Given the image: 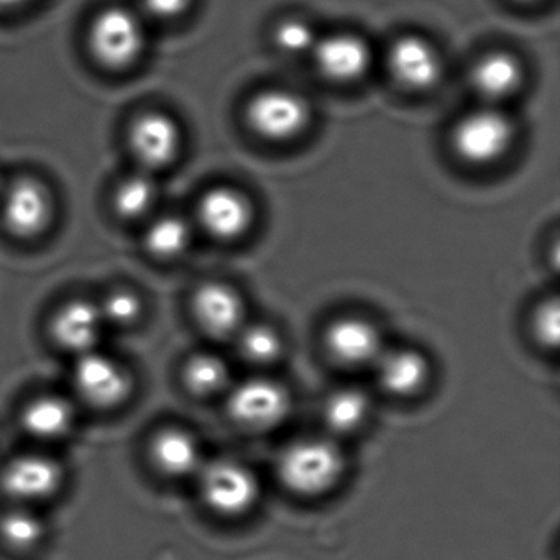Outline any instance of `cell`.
Here are the masks:
<instances>
[{"label":"cell","instance_id":"cell-22","mask_svg":"<svg viewBox=\"0 0 560 560\" xmlns=\"http://www.w3.org/2000/svg\"><path fill=\"white\" fill-rule=\"evenodd\" d=\"M159 199V188L152 173L139 172L124 178L114 191V209L127 221L145 218Z\"/></svg>","mask_w":560,"mask_h":560},{"label":"cell","instance_id":"cell-6","mask_svg":"<svg viewBox=\"0 0 560 560\" xmlns=\"http://www.w3.org/2000/svg\"><path fill=\"white\" fill-rule=\"evenodd\" d=\"M129 149L143 172H159L176 162L183 147V132L168 114L149 110L130 124Z\"/></svg>","mask_w":560,"mask_h":560},{"label":"cell","instance_id":"cell-5","mask_svg":"<svg viewBox=\"0 0 560 560\" xmlns=\"http://www.w3.org/2000/svg\"><path fill=\"white\" fill-rule=\"evenodd\" d=\"M201 493L206 504L222 516H242L257 504L260 483L250 468L235 460L202 465Z\"/></svg>","mask_w":560,"mask_h":560},{"label":"cell","instance_id":"cell-24","mask_svg":"<svg viewBox=\"0 0 560 560\" xmlns=\"http://www.w3.org/2000/svg\"><path fill=\"white\" fill-rule=\"evenodd\" d=\"M185 382L189 392L212 396L224 392L231 382L228 363L214 353H198L185 366Z\"/></svg>","mask_w":560,"mask_h":560},{"label":"cell","instance_id":"cell-31","mask_svg":"<svg viewBox=\"0 0 560 560\" xmlns=\"http://www.w3.org/2000/svg\"><path fill=\"white\" fill-rule=\"evenodd\" d=\"M28 2L31 0H0V11H14V9L22 8Z\"/></svg>","mask_w":560,"mask_h":560},{"label":"cell","instance_id":"cell-18","mask_svg":"<svg viewBox=\"0 0 560 560\" xmlns=\"http://www.w3.org/2000/svg\"><path fill=\"white\" fill-rule=\"evenodd\" d=\"M375 369L382 388L402 398L421 392L431 373L428 359L415 349H385Z\"/></svg>","mask_w":560,"mask_h":560},{"label":"cell","instance_id":"cell-30","mask_svg":"<svg viewBox=\"0 0 560 560\" xmlns=\"http://www.w3.org/2000/svg\"><path fill=\"white\" fill-rule=\"evenodd\" d=\"M191 4L192 0H142L145 14L159 22L178 21Z\"/></svg>","mask_w":560,"mask_h":560},{"label":"cell","instance_id":"cell-7","mask_svg":"<svg viewBox=\"0 0 560 560\" xmlns=\"http://www.w3.org/2000/svg\"><path fill=\"white\" fill-rule=\"evenodd\" d=\"M228 405L232 419L252 431L277 428L291 411L290 393L270 378L245 380L232 389Z\"/></svg>","mask_w":560,"mask_h":560},{"label":"cell","instance_id":"cell-9","mask_svg":"<svg viewBox=\"0 0 560 560\" xmlns=\"http://www.w3.org/2000/svg\"><path fill=\"white\" fill-rule=\"evenodd\" d=\"M393 80L412 93L432 90L441 81L444 65L438 48L421 35H401L386 54Z\"/></svg>","mask_w":560,"mask_h":560},{"label":"cell","instance_id":"cell-4","mask_svg":"<svg viewBox=\"0 0 560 560\" xmlns=\"http://www.w3.org/2000/svg\"><path fill=\"white\" fill-rule=\"evenodd\" d=\"M310 103L301 94L271 88L254 94L245 107L252 132L267 142L284 143L298 139L310 126Z\"/></svg>","mask_w":560,"mask_h":560},{"label":"cell","instance_id":"cell-15","mask_svg":"<svg viewBox=\"0 0 560 560\" xmlns=\"http://www.w3.org/2000/svg\"><path fill=\"white\" fill-rule=\"evenodd\" d=\"M524 67L510 51L497 50L475 61L470 84L485 106L500 107L523 86Z\"/></svg>","mask_w":560,"mask_h":560},{"label":"cell","instance_id":"cell-20","mask_svg":"<svg viewBox=\"0 0 560 560\" xmlns=\"http://www.w3.org/2000/svg\"><path fill=\"white\" fill-rule=\"evenodd\" d=\"M372 411L370 396L357 386H343L327 396L323 419L334 434H350L362 428Z\"/></svg>","mask_w":560,"mask_h":560},{"label":"cell","instance_id":"cell-23","mask_svg":"<svg viewBox=\"0 0 560 560\" xmlns=\"http://www.w3.org/2000/svg\"><path fill=\"white\" fill-rule=\"evenodd\" d=\"M189 242H191V228L179 215H162L147 229V250L159 258L178 257L188 248Z\"/></svg>","mask_w":560,"mask_h":560},{"label":"cell","instance_id":"cell-11","mask_svg":"<svg viewBox=\"0 0 560 560\" xmlns=\"http://www.w3.org/2000/svg\"><path fill=\"white\" fill-rule=\"evenodd\" d=\"M198 219L201 228L212 237L225 242L237 241L254 225V202L238 189L215 186L199 199Z\"/></svg>","mask_w":560,"mask_h":560},{"label":"cell","instance_id":"cell-19","mask_svg":"<svg viewBox=\"0 0 560 560\" xmlns=\"http://www.w3.org/2000/svg\"><path fill=\"white\" fill-rule=\"evenodd\" d=\"M152 460L168 477H189L202 468L201 447L189 432L165 429L152 441Z\"/></svg>","mask_w":560,"mask_h":560},{"label":"cell","instance_id":"cell-3","mask_svg":"<svg viewBox=\"0 0 560 560\" xmlns=\"http://www.w3.org/2000/svg\"><path fill=\"white\" fill-rule=\"evenodd\" d=\"M91 55L106 70L132 68L145 50L147 34L142 18L130 9H104L91 22L88 34Z\"/></svg>","mask_w":560,"mask_h":560},{"label":"cell","instance_id":"cell-14","mask_svg":"<svg viewBox=\"0 0 560 560\" xmlns=\"http://www.w3.org/2000/svg\"><path fill=\"white\" fill-rule=\"evenodd\" d=\"M192 310L202 329L218 339L237 336L245 326L244 300L224 283L202 284L196 291Z\"/></svg>","mask_w":560,"mask_h":560},{"label":"cell","instance_id":"cell-27","mask_svg":"<svg viewBox=\"0 0 560 560\" xmlns=\"http://www.w3.org/2000/svg\"><path fill=\"white\" fill-rule=\"evenodd\" d=\"M44 524L28 511H12L0 521V534L15 549H31L40 542L44 536Z\"/></svg>","mask_w":560,"mask_h":560},{"label":"cell","instance_id":"cell-1","mask_svg":"<svg viewBox=\"0 0 560 560\" xmlns=\"http://www.w3.org/2000/svg\"><path fill=\"white\" fill-rule=\"evenodd\" d=\"M346 471L342 451L329 439H300L278 458V477L301 497H320L332 490Z\"/></svg>","mask_w":560,"mask_h":560},{"label":"cell","instance_id":"cell-21","mask_svg":"<svg viewBox=\"0 0 560 560\" xmlns=\"http://www.w3.org/2000/svg\"><path fill=\"white\" fill-rule=\"evenodd\" d=\"M22 422L28 434L44 441L65 438L74 424V411L70 402L57 396L35 399L25 408Z\"/></svg>","mask_w":560,"mask_h":560},{"label":"cell","instance_id":"cell-8","mask_svg":"<svg viewBox=\"0 0 560 560\" xmlns=\"http://www.w3.org/2000/svg\"><path fill=\"white\" fill-rule=\"evenodd\" d=\"M5 228L21 238L40 235L54 215V199L40 179L24 176L5 185L0 196Z\"/></svg>","mask_w":560,"mask_h":560},{"label":"cell","instance_id":"cell-13","mask_svg":"<svg viewBox=\"0 0 560 560\" xmlns=\"http://www.w3.org/2000/svg\"><path fill=\"white\" fill-rule=\"evenodd\" d=\"M326 349L334 360L346 366L375 365L382 355L380 330L362 317H340L326 330Z\"/></svg>","mask_w":560,"mask_h":560},{"label":"cell","instance_id":"cell-28","mask_svg":"<svg viewBox=\"0 0 560 560\" xmlns=\"http://www.w3.org/2000/svg\"><path fill=\"white\" fill-rule=\"evenodd\" d=\"M104 323L114 324V326H129L140 316L139 296L132 291L117 290L110 293L100 306Z\"/></svg>","mask_w":560,"mask_h":560},{"label":"cell","instance_id":"cell-29","mask_svg":"<svg viewBox=\"0 0 560 560\" xmlns=\"http://www.w3.org/2000/svg\"><path fill=\"white\" fill-rule=\"evenodd\" d=\"M560 311L559 301H546L537 307L534 316V332L537 340L546 347H556L559 343Z\"/></svg>","mask_w":560,"mask_h":560},{"label":"cell","instance_id":"cell-25","mask_svg":"<svg viewBox=\"0 0 560 560\" xmlns=\"http://www.w3.org/2000/svg\"><path fill=\"white\" fill-rule=\"evenodd\" d=\"M238 336V349L242 357L255 365H268L280 359L283 340L273 327L265 324H245Z\"/></svg>","mask_w":560,"mask_h":560},{"label":"cell","instance_id":"cell-32","mask_svg":"<svg viewBox=\"0 0 560 560\" xmlns=\"http://www.w3.org/2000/svg\"><path fill=\"white\" fill-rule=\"evenodd\" d=\"M516 2H523V4H530V2H539V0H516Z\"/></svg>","mask_w":560,"mask_h":560},{"label":"cell","instance_id":"cell-12","mask_svg":"<svg viewBox=\"0 0 560 560\" xmlns=\"http://www.w3.org/2000/svg\"><path fill=\"white\" fill-rule=\"evenodd\" d=\"M74 385L91 405L114 408L130 395L132 378L116 360L93 350L80 355L74 369Z\"/></svg>","mask_w":560,"mask_h":560},{"label":"cell","instance_id":"cell-33","mask_svg":"<svg viewBox=\"0 0 560 560\" xmlns=\"http://www.w3.org/2000/svg\"><path fill=\"white\" fill-rule=\"evenodd\" d=\"M4 188H5L4 182H2V178H0V196H2V192H4Z\"/></svg>","mask_w":560,"mask_h":560},{"label":"cell","instance_id":"cell-26","mask_svg":"<svg viewBox=\"0 0 560 560\" xmlns=\"http://www.w3.org/2000/svg\"><path fill=\"white\" fill-rule=\"evenodd\" d=\"M317 40L316 28L301 18L283 19L273 31L275 47L288 57H311Z\"/></svg>","mask_w":560,"mask_h":560},{"label":"cell","instance_id":"cell-2","mask_svg":"<svg viewBox=\"0 0 560 560\" xmlns=\"http://www.w3.org/2000/svg\"><path fill=\"white\" fill-rule=\"evenodd\" d=\"M516 139L513 120L494 106H481L462 116L451 133V145L462 162L490 166L504 159Z\"/></svg>","mask_w":560,"mask_h":560},{"label":"cell","instance_id":"cell-10","mask_svg":"<svg viewBox=\"0 0 560 560\" xmlns=\"http://www.w3.org/2000/svg\"><path fill=\"white\" fill-rule=\"evenodd\" d=\"M311 57L320 77L334 84L359 83L373 61L369 42L350 32L319 37Z\"/></svg>","mask_w":560,"mask_h":560},{"label":"cell","instance_id":"cell-17","mask_svg":"<svg viewBox=\"0 0 560 560\" xmlns=\"http://www.w3.org/2000/svg\"><path fill=\"white\" fill-rule=\"evenodd\" d=\"M104 324L106 323L97 304L71 301L55 314L51 332L61 347L83 355L96 349Z\"/></svg>","mask_w":560,"mask_h":560},{"label":"cell","instance_id":"cell-16","mask_svg":"<svg viewBox=\"0 0 560 560\" xmlns=\"http://www.w3.org/2000/svg\"><path fill=\"white\" fill-rule=\"evenodd\" d=\"M63 471L54 458L22 455L14 458L2 474L5 493L19 501H40L57 493Z\"/></svg>","mask_w":560,"mask_h":560}]
</instances>
